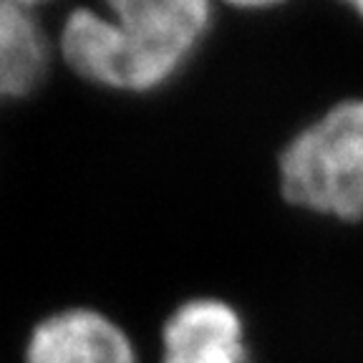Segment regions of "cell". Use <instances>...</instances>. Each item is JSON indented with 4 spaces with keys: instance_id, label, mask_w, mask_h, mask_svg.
I'll list each match as a JSON object with an SVG mask.
<instances>
[{
    "instance_id": "1",
    "label": "cell",
    "mask_w": 363,
    "mask_h": 363,
    "mask_svg": "<svg viewBox=\"0 0 363 363\" xmlns=\"http://www.w3.org/2000/svg\"><path fill=\"white\" fill-rule=\"evenodd\" d=\"M212 26L207 0H111L68 13L58 48L81 81L139 96L179 79Z\"/></svg>"
},
{
    "instance_id": "2",
    "label": "cell",
    "mask_w": 363,
    "mask_h": 363,
    "mask_svg": "<svg viewBox=\"0 0 363 363\" xmlns=\"http://www.w3.org/2000/svg\"><path fill=\"white\" fill-rule=\"evenodd\" d=\"M278 184L301 212L363 220V96L340 99L290 136L278 154Z\"/></svg>"
},
{
    "instance_id": "3",
    "label": "cell",
    "mask_w": 363,
    "mask_h": 363,
    "mask_svg": "<svg viewBox=\"0 0 363 363\" xmlns=\"http://www.w3.org/2000/svg\"><path fill=\"white\" fill-rule=\"evenodd\" d=\"M159 363H252L242 313L217 295L182 301L162 323Z\"/></svg>"
},
{
    "instance_id": "4",
    "label": "cell",
    "mask_w": 363,
    "mask_h": 363,
    "mask_svg": "<svg viewBox=\"0 0 363 363\" xmlns=\"http://www.w3.org/2000/svg\"><path fill=\"white\" fill-rule=\"evenodd\" d=\"M23 363H139L134 340L96 308H63L33 325Z\"/></svg>"
},
{
    "instance_id": "5",
    "label": "cell",
    "mask_w": 363,
    "mask_h": 363,
    "mask_svg": "<svg viewBox=\"0 0 363 363\" xmlns=\"http://www.w3.org/2000/svg\"><path fill=\"white\" fill-rule=\"evenodd\" d=\"M51 63V43L33 3L0 0V101L33 94Z\"/></svg>"
},
{
    "instance_id": "6",
    "label": "cell",
    "mask_w": 363,
    "mask_h": 363,
    "mask_svg": "<svg viewBox=\"0 0 363 363\" xmlns=\"http://www.w3.org/2000/svg\"><path fill=\"white\" fill-rule=\"evenodd\" d=\"M348 8H351V11L356 13L358 21L363 23V0H356V3H351V6H348Z\"/></svg>"
}]
</instances>
